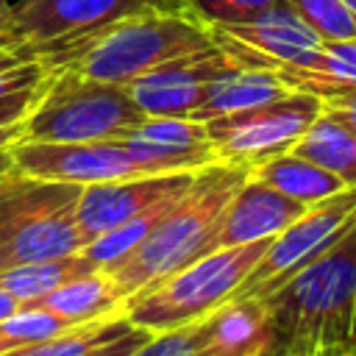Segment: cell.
Here are the masks:
<instances>
[{
    "label": "cell",
    "instance_id": "1",
    "mask_svg": "<svg viewBox=\"0 0 356 356\" xmlns=\"http://www.w3.org/2000/svg\"><path fill=\"white\" fill-rule=\"evenodd\" d=\"M259 300L270 356H356V225Z\"/></svg>",
    "mask_w": 356,
    "mask_h": 356
},
{
    "label": "cell",
    "instance_id": "2",
    "mask_svg": "<svg viewBox=\"0 0 356 356\" xmlns=\"http://www.w3.org/2000/svg\"><path fill=\"white\" fill-rule=\"evenodd\" d=\"M245 178L248 170L228 161L200 167L192 186L161 214L153 231L125 259L106 267L122 300L209 253L217 222Z\"/></svg>",
    "mask_w": 356,
    "mask_h": 356
},
{
    "label": "cell",
    "instance_id": "3",
    "mask_svg": "<svg viewBox=\"0 0 356 356\" xmlns=\"http://www.w3.org/2000/svg\"><path fill=\"white\" fill-rule=\"evenodd\" d=\"M209 44L211 31L197 19L186 14L145 11L103 25L78 39L42 44L31 53L50 72L72 70L95 81L125 86L156 64L203 50Z\"/></svg>",
    "mask_w": 356,
    "mask_h": 356
},
{
    "label": "cell",
    "instance_id": "4",
    "mask_svg": "<svg viewBox=\"0 0 356 356\" xmlns=\"http://www.w3.org/2000/svg\"><path fill=\"white\" fill-rule=\"evenodd\" d=\"M267 245L270 239H259L203 253L172 275L131 295L125 300V317L150 334H164L203 320L236 295Z\"/></svg>",
    "mask_w": 356,
    "mask_h": 356
},
{
    "label": "cell",
    "instance_id": "5",
    "mask_svg": "<svg viewBox=\"0 0 356 356\" xmlns=\"http://www.w3.org/2000/svg\"><path fill=\"white\" fill-rule=\"evenodd\" d=\"M147 114L125 86L72 70L50 72L39 100L22 120L25 142H106L122 139Z\"/></svg>",
    "mask_w": 356,
    "mask_h": 356
},
{
    "label": "cell",
    "instance_id": "6",
    "mask_svg": "<svg viewBox=\"0 0 356 356\" xmlns=\"http://www.w3.org/2000/svg\"><path fill=\"white\" fill-rule=\"evenodd\" d=\"M320 111L323 100L317 95L292 89L278 100L206 120V134L214 145L217 161H228L250 172L261 161L289 153Z\"/></svg>",
    "mask_w": 356,
    "mask_h": 356
},
{
    "label": "cell",
    "instance_id": "7",
    "mask_svg": "<svg viewBox=\"0 0 356 356\" xmlns=\"http://www.w3.org/2000/svg\"><path fill=\"white\" fill-rule=\"evenodd\" d=\"M356 225V186L312 203L292 225L270 239L234 298H267L298 270L323 256Z\"/></svg>",
    "mask_w": 356,
    "mask_h": 356
},
{
    "label": "cell",
    "instance_id": "8",
    "mask_svg": "<svg viewBox=\"0 0 356 356\" xmlns=\"http://www.w3.org/2000/svg\"><path fill=\"white\" fill-rule=\"evenodd\" d=\"M209 31L211 42L239 67H312L323 50V39L286 0L264 8L248 22Z\"/></svg>",
    "mask_w": 356,
    "mask_h": 356
},
{
    "label": "cell",
    "instance_id": "9",
    "mask_svg": "<svg viewBox=\"0 0 356 356\" xmlns=\"http://www.w3.org/2000/svg\"><path fill=\"white\" fill-rule=\"evenodd\" d=\"M78 184L44 181L36 200L25 209V214L14 222L8 239L0 248V270L44 261L70 253H81L86 248V236L78 225Z\"/></svg>",
    "mask_w": 356,
    "mask_h": 356
},
{
    "label": "cell",
    "instance_id": "10",
    "mask_svg": "<svg viewBox=\"0 0 356 356\" xmlns=\"http://www.w3.org/2000/svg\"><path fill=\"white\" fill-rule=\"evenodd\" d=\"M14 8L19 44L28 50L86 36L103 25L145 11L189 17L186 0H22Z\"/></svg>",
    "mask_w": 356,
    "mask_h": 356
},
{
    "label": "cell",
    "instance_id": "11",
    "mask_svg": "<svg viewBox=\"0 0 356 356\" xmlns=\"http://www.w3.org/2000/svg\"><path fill=\"white\" fill-rule=\"evenodd\" d=\"M14 170L39 181L61 184H103L147 175L145 167L122 147L120 139L106 142H25L8 145Z\"/></svg>",
    "mask_w": 356,
    "mask_h": 356
},
{
    "label": "cell",
    "instance_id": "12",
    "mask_svg": "<svg viewBox=\"0 0 356 356\" xmlns=\"http://www.w3.org/2000/svg\"><path fill=\"white\" fill-rule=\"evenodd\" d=\"M231 64L234 61L211 42L203 50L156 64L128 81L125 89L147 117H192L203 103L209 83Z\"/></svg>",
    "mask_w": 356,
    "mask_h": 356
},
{
    "label": "cell",
    "instance_id": "13",
    "mask_svg": "<svg viewBox=\"0 0 356 356\" xmlns=\"http://www.w3.org/2000/svg\"><path fill=\"white\" fill-rule=\"evenodd\" d=\"M195 172L197 170L86 184L81 189V197H78V225H81V231L86 236V245L97 234H103V231H108V228H114V225L147 211V209H153V206H159L164 200L181 197L192 186Z\"/></svg>",
    "mask_w": 356,
    "mask_h": 356
},
{
    "label": "cell",
    "instance_id": "14",
    "mask_svg": "<svg viewBox=\"0 0 356 356\" xmlns=\"http://www.w3.org/2000/svg\"><path fill=\"white\" fill-rule=\"evenodd\" d=\"M120 142L147 175L200 170L217 161L206 122L192 117H145Z\"/></svg>",
    "mask_w": 356,
    "mask_h": 356
},
{
    "label": "cell",
    "instance_id": "15",
    "mask_svg": "<svg viewBox=\"0 0 356 356\" xmlns=\"http://www.w3.org/2000/svg\"><path fill=\"white\" fill-rule=\"evenodd\" d=\"M306 209H309L306 203L292 200L278 189L248 175L245 184L236 189V195L228 200L217 222V231L211 236V250L273 239L286 225H292Z\"/></svg>",
    "mask_w": 356,
    "mask_h": 356
},
{
    "label": "cell",
    "instance_id": "16",
    "mask_svg": "<svg viewBox=\"0 0 356 356\" xmlns=\"http://www.w3.org/2000/svg\"><path fill=\"white\" fill-rule=\"evenodd\" d=\"M203 356H270V320L259 298H231L200 320Z\"/></svg>",
    "mask_w": 356,
    "mask_h": 356
},
{
    "label": "cell",
    "instance_id": "17",
    "mask_svg": "<svg viewBox=\"0 0 356 356\" xmlns=\"http://www.w3.org/2000/svg\"><path fill=\"white\" fill-rule=\"evenodd\" d=\"M289 92L292 89L273 70L231 64L209 83V92H206L203 103L195 108L192 120L206 122V120H214L222 114H234V111H245V108L278 100Z\"/></svg>",
    "mask_w": 356,
    "mask_h": 356
},
{
    "label": "cell",
    "instance_id": "18",
    "mask_svg": "<svg viewBox=\"0 0 356 356\" xmlns=\"http://www.w3.org/2000/svg\"><path fill=\"white\" fill-rule=\"evenodd\" d=\"M25 306L47 309L56 317L67 320L72 328L89 325V323H97V320H106V317H114V314L125 312V300L117 292V286H114V281L108 278L106 270L83 273V275L61 284L58 289L25 303Z\"/></svg>",
    "mask_w": 356,
    "mask_h": 356
},
{
    "label": "cell",
    "instance_id": "19",
    "mask_svg": "<svg viewBox=\"0 0 356 356\" xmlns=\"http://www.w3.org/2000/svg\"><path fill=\"white\" fill-rule=\"evenodd\" d=\"M289 153L314 161L317 167L342 178L345 186H356V131L334 111L323 108L289 147Z\"/></svg>",
    "mask_w": 356,
    "mask_h": 356
},
{
    "label": "cell",
    "instance_id": "20",
    "mask_svg": "<svg viewBox=\"0 0 356 356\" xmlns=\"http://www.w3.org/2000/svg\"><path fill=\"white\" fill-rule=\"evenodd\" d=\"M248 175L273 186V189H278L281 195H286L292 200L306 203V206H312L317 200H325V197H331L342 189H350V186H345L342 178L331 175L328 170H323L314 161H309L303 156H295V153L273 156V159L261 161L259 167H253Z\"/></svg>",
    "mask_w": 356,
    "mask_h": 356
},
{
    "label": "cell",
    "instance_id": "21",
    "mask_svg": "<svg viewBox=\"0 0 356 356\" xmlns=\"http://www.w3.org/2000/svg\"><path fill=\"white\" fill-rule=\"evenodd\" d=\"M289 89L312 92L317 97L337 95L356 86V39L323 42L312 67H275L273 70Z\"/></svg>",
    "mask_w": 356,
    "mask_h": 356
},
{
    "label": "cell",
    "instance_id": "22",
    "mask_svg": "<svg viewBox=\"0 0 356 356\" xmlns=\"http://www.w3.org/2000/svg\"><path fill=\"white\" fill-rule=\"evenodd\" d=\"M92 270H97V267H92V261L83 253H70V256H58V259L3 267L0 270V286H6L25 306V303L58 289L61 284H67L83 273H92Z\"/></svg>",
    "mask_w": 356,
    "mask_h": 356
},
{
    "label": "cell",
    "instance_id": "23",
    "mask_svg": "<svg viewBox=\"0 0 356 356\" xmlns=\"http://www.w3.org/2000/svg\"><path fill=\"white\" fill-rule=\"evenodd\" d=\"M128 325H131V320L122 312V314H114V317H106V320H97V323H89V325L72 328V331H67L61 337H53V339H44V342L11 348L0 356H78V353L89 350L92 345L125 331Z\"/></svg>",
    "mask_w": 356,
    "mask_h": 356
},
{
    "label": "cell",
    "instance_id": "24",
    "mask_svg": "<svg viewBox=\"0 0 356 356\" xmlns=\"http://www.w3.org/2000/svg\"><path fill=\"white\" fill-rule=\"evenodd\" d=\"M323 42L356 39V17L342 0H286Z\"/></svg>",
    "mask_w": 356,
    "mask_h": 356
},
{
    "label": "cell",
    "instance_id": "25",
    "mask_svg": "<svg viewBox=\"0 0 356 356\" xmlns=\"http://www.w3.org/2000/svg\"><path fill=\"white\" fill-rule=\"evenodd\" d=\"M81 328V325H78ZM0 331L14 342V345H33V342H44L53 337H61L67 331H72V325L61 317H56L47 309L39 306H22L19 312H14L11 317H6L0 323Z\"/></svg>",
    "mask_w": 356,
    "mask_h": 356
},
{
    "label": "cell",
    "instance_id": "26",
    "mask_svg": "<svg viewBox=\"0 0 356 356\" xmlns=\"http://www.w3.org/2000/svg\"><path fill=\"white\" fill-rule=\"evenodd\" d=\"M50 78V70L28 47H0V100L39 86Z\"/></svg>",
    "mask_w": 356,
    "mask_h": 356
},
{
    "label": "cell",
    "instance_id": "27",
    "mask_svg": "<svg viewBox=\"0 0 356 356\" xmlns=\"http://www.w3.org/2000/svg\"><path fill=\"white\" fill-rule=\"evenodd\" d=\"M44 181L22 175L19 170H11L0 178V248L8 239L14 222L25 214V209L36 200Z\"/></svg>",
    "mask_w": 356,
    "mask_h": 356
},
{
    "label": "cell",
    "instance_id": "28",
    "mask_svg": "<svg viewBox=\"0 0 356 356\" xmlns=\"http://www.w3.org/2000/svg\"><path fill=\"white\" fill-rule=\"evenodd\" d=\"M275 3H284V0H186V11L200 25L217 28V25L248 22Z\"/></svg>",
    "mask_w": 356,
    "mask_h": 356
},
{
    "label": "cell",
    "instance_id": "29",
    "mask_svg": "<svg viewBox=\"0 0 356 356\" xmlns=\"http://www.w3.org/2000/svg\"><path fill=\"white\" fill-rule=\"evenodd\" d=\"M131 356H203L200 320L172 328V331H164V334H153Z\"/></svg>",
    "mask_w": 356,
    "mask_h": 356
},
{
    "label": "cell",
    "instance_id": "30",
    "mask_svg": "<svg viewBox=\"0 0 356 356\" xmlns=\"http://www.w3.org/2000/svg\"><path fill=\"white\" fill-rule=\"evenodd\" d=\"M47 83V81H44ZM44 83L39 86H31V89H22V92H14L8 97L0 100V147H8L11 142L19 139L22 134V120L25 114L33 108V103L39 100Z\"/></svg>",
    "mask_w": 356,
    "mask_h": 356
},
{
    "label": "cell",
    "instance_id": "31",
    "mask_svg": "<svg viewBox=\"0 0 356 356\" xmlns=\"http://www.w3.org/2000/svg\"><path fill=\"white\" fill-rule=\"evenodd\" d=\"M150 337H153L150 331H145V328H139V325L131 323L125 331H120V334H114V337H108V339L92 345L89 350H83V353H78V356H131V353H134L139 345H145Z\"/></svg>",
    "mask_w": 356,
    "mask_h": 356
},
{
    "label": "cell",
    "instance_id": "32",
    "mask_svg": "<svg viewBox=\"0 0 356 356\" xmlns=\"http://www.w3.org/2000/svg\"><path fill=\"white\" fill-rule=\"evenodd\" d=\"M320 100H323V108L334 111L339 120H345L356 131V86L353 89H342V92L328 95V97H320Z\"/></svg>",
    "mask_w": 356,
    "mask_h": 356
},
{
    "label": "cell",
    "instance_id": "33",
    "mask_svg": "<svg viewBox=\"0 0 356 356\" xmlns=\"http://www.w3.org/2000/svg\"><path fill=\"white\" fill-rule=\"evenodd\" d=\"M0 47H22L17 36V8L0 0Z\"/></svg>",
    "mask_w": 356,
    "mask_h": 356
},
{
    "label": "cell",
    "instance_id": "34",
    "mask_svg": "<svg viewBox=\"0 0 356 356\" xmlns=\"http://www.w3.org/2000/svg\"><path fill=\"white\" fill-rule=\"evenodd\" d=\"M22 309V303L6 289V286H0V323L6 320V317H11L14 312H19Z\"/></svg>",
    "mask_w": 356,
    "mask_h": 356
},
{
    "label": "cell",
    "instance_id": "35",
    "mask_svg": "<svg viewBox=\"0 0 356 356\" xmlns=\"http://www.w3.org/2000/svg\"><path fill=\"white\" fill-rule=\"evenodd\" d=\"M14 170V159H11V150L8 147H0V178L6 175V172H11Z\"/></svg>",
    "mask_w": 356,
    "mask_h": 356
},
{
    "label": "cell",
    "instance_id": "36",
    "mask_svg": "<svg viewBox=\"0 0 356 356\" xmlns=\"http://www.w3.org/2000/svg\"><path fill=\"white\" fill-rule=\"evenodd\" d=\"M11 348H19V345H14V342L0 331V353H6V350H11Z\"/></svg>",
    "mask_w": 356,
    "mask_h": 356
},
{
    "label": "cell",
    "instance_id": "37",
    "mask_svg": "<svg viewBox=\"0 0 356 356\" xmlns=\"http://www.w3.org/2000/svg\"><path fill=\"white\" fill-rule=\"evenodd\" d=\"M342 3H345V6H348V11L356 17V0H342Z\"/></svg>",
    "mask_w": 356,
    "mask_h": 356
}]
</instances>
